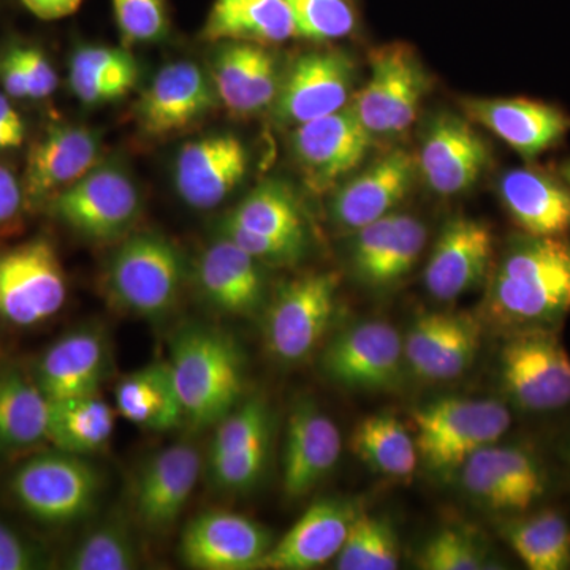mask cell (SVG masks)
<instances>
[{"label":"cell","instance_id":"52a82bcc","mask_svg":"<svg viewBox=\"0 0 570 570\" xmlns=\"http://www.w3.org/2000/svg\"><path fill=\"white\" fill-rule=\"evenodd\" d=\"M45 208L78 235L94 242H111L137 223L141 195L121 167L99 164L52 197Z\"/></svg>","mask_w":570,"mask_h":570},{"label":"cell","instance_id":"8fae6325","mask_svg":"<svg viewBox=\"0 0 570 570\" xmlns=\"http://www.w3.org/2000/svg\"><path fill=\"white\" fill-rule=\"evenodd\" d=\"M356 66L336 48L305 52L284 70L273 104V116L287 127L324 118L346 108L354 99Z\"/></svg>","mask_w":570,"mask_h":570},{"label":"cell","instance_id":"74e56055","mask_svg":"<svg viewBox=\"0 0 570 570\" xmlns=\"http://www.w3.org/2000/svg\"><path fill=\"white\" fill-rule=\"evenodd\" d=\"M501 532L528 569L570 568V524L557 510L504 521Z\"/></svg>","mask_w":570,"mask_h":570},{"label":"cell","instance_id":"1f68e13d","mask_svg":"<svg viewBox=\"0 0 570 570\" xmlns=\"http://www.w3.org/2000/svg\"><path fill=\"white\" fill-rule=\"evenodd\" d=\"M296 37L294 17L285 0H214L202 39L208 43L247 41L284 43Z\"/></svg>","mask_w":570,"mask_h":570},{"label":"cell","instance_id":"7402d4cb","mask_svg":"<svg viewBox=\"0 0 570 570\" xmlns=\"http://www.w3.org/2000/svg\"><path fill=\"white\" fill-rule=\"evenodd\" d=\"M249 154L245 142L230 134L208 135L184 145L175 164L179 197L195 209L223 204L245 181Z\"/></svg>","mask_w":570,"mask_h":570},{"label":"cell","instance_id":"ffe728a7","mask_svg":"<svg viewBox=\"0 0 570 570\" xmlns=\"http://www.w3.org/2000/svg\"><path fill=\"white\" fill-rule=\"evenodd\" d=\"M417 157L406 149H392L347 183L330 202V216L337 227L356 232L393 213L411 193L417 175Z\"/></svg>","mask_w":570,"mask_h":570},{"label":"cell","instance_id":"ab89813d","mask_svg":"<svg viewBox=\"0 0 570 570\" xmlns=\"http://www.w3.org/2000/svg\"><path fill=\"white\" fill-rule=\"evenodd\" d=\"M397 564L400 542L393 524L382 517L360 513L335 558V569L395 570Z\"/></svg>","mask_w":570,"mask_h":570},{"label":"cell","instance_id":"db71d44e","mask_svg":"<svg viewBox=\"0 0 570 570\" xmlns=\"http://www.w3.org/2000/svg\"><path fill=\"white\" fill-rule=\"evenodd\" d=\"M561 175H562V178H564V181L568 183L570 186V160H569V163H566L564 165H562Z\"/></svg>","mask_w":570,"mask_h":570},{"label":"cell","instance_id":"83f0119b","mask_svg":"<svg viewBox=\"0 0 570 570\" xmlns=\"http://www.w3.org/2000/svg\"><path fill=\"white\" fill-rule=\"evenodd\" d=\"M352 265L373 287L395 284L412 272L426 245V228L411 214L392 213L355 232Z\"/></svg>","mask_w":570,"mask_h":570},{"label":"cell","instance_id":"5b68a950","mask_svg":"<svg viewBox=\"0 0 570 570\" xmlns=\"http://www.w3.org/2000/svg\"><path fill=\"white\" fill-rule=\"evenodd\" d=\"M105 283L122 309L145 318L167 316L181 296L183 255L165 236L141 232L111 255Z\"/></svg>","mask_w":570,"mask_h":570},{"label":"cell","instance_id":"d4e9b609","mask_svg":"<svg viewBox=\"0 0 570 570\" xmlns=\"http://www.w3.org/2000/svg\"><path fill=\"white\" fill-rule=\"evenodd\" d=\"M469 121L485 127L523 159L534 160L570 130V116L553 105L531 99H463Z\"/></svg>","mask_w":570,"mask_h":570},{"label":"cell","instance_id":"816d5d0a","mask_svg":"<svg viewBox=\"0 0 570 570\" xmlns=\"http://www.w3.org/2000/svg\"><path fill=\"white\" fill-rule=\"evenodd\" d=\"M33 17L45 21L62 20L80 9L82 0H21Z\"/></svg>","mask_w":570,"mask_h":570},{"label":"cell","instance_id":"7dc6e473","mask_svg":"<svg viewBox=\"0 0 570 570\" xmlns=\"http://www.w3.org/2000/svg\"><path fill=\"white\" fill-rule=\"evenodd\" d=\"M220 232L225 238L242 247L245 253L253 255L262 265L296 264L306 253L307 239L303 238L254 234L227 220H224Z\"/></svg>","mask_w":570,"mask_h":570},{"label":"cell","instance_id":"f907efd6","mask_svg":"<svg viewBox=\"0 0 570 570\" xmlns=\"http://www.w3.org/2000/svg\"><path fill=\"white\" fill-rule=\"evenodd\" d=\"M6 92H0V151H14L24 145L28 126Z\"/></svg>","mask_w":570,"mask_h":570},{"label":"cell","instance_id":"4dcf8cb0","mask_svg":"<svg viewBox=\"0 0 570 570\" xmlns=\"http://www.w3.org/2000/svg\"><path fill=\"white\" fill-rule=\"evenodd\" d=\"M499 197L524 235L570 232V186L534 168H515L499 179Z\"/></svg>","mask_w":570,"mask_h":570},{"label":"cell","instance_id":"d590c367","mask_svg":"<svg viewBox=\"0 0 570 570\" xmlns=\"http://www.w3.org/2000/svg\"><path fill=\"white\" fill-rule=\"evenodd\" d=\"M115 426V411L99 393L51 401L48 442L62 452L85 456L102 450Z\"/></svg>","mask_w":570,"mask_h":570},{"label":"cell","instance_id":"681fc988","mask_svg":"<svg viewBox=\"0 0 570 570\" xmlns=\"http://www.w3.org/2000/svg\"><path fill=\"white\" fill-rule=\"evenodd\" d=\"M26 209L21 179L6 164H0V238L21 223Z\"/></svg>","mask_w":570,"mask_h":570},{"label":"cell","instance_id":"f1b7e54d","mask_svg":"<svg viewBox=\"0 0 570 570\" xmlns=\"http://www.w3.org/2000/svg\"><path fill=\"white\" fill-rule=\"evenodd\" d=\"M205 298L228 316H254L264 306L266 279L262 264L230 239L205 250L197 269Z\"/></svg>","mask_w":570,"mask_h":570},{"label":"cell","instance_id":"30bf717a","mask_svg":"<svg viewBox=\"0 0 570 570\" xmlns=\"http://www.w3.org/2000/svg\"><path fill=\"white\" fill-rule=\"evenodd\" d=\"M337 287L336 273H314L284 284L266 313L269 354L288 365L313 354L335 316Z\"/></svg>","mask_w":570,"mask_h":570},{"label":"cell","instance_id":"8d00e7d4","mask_svg":"<svg viewBox=\"0 0 570 570\" xmlns=\"http://www.w3.org/2000/svg\"><path fill=\"white\" fill-rule=\"evenodd\" d=\"M351 449L377 474L397 480L414 478L419 464L417 444L393 415L379 414L363 419L352 434Z\"/></svg>","mask_w":570,"mask_h":570},{"label":"cell","instance_id":"4fadbf2b","mask_svg":"<svg viewBox=\"0 0 570 570\" xmlns=\"http://www.w3.org/2000/svg\"><path fill=\"white\" fill-rule=\"evenodd\" d=\"M491 165V149L472 121L441 111L423 130L417 167L433 193L441 197L471 190Z\"/></svg>","mask_w":570,"mask_h":570},{"label":"cell","instance_id":"603a6c76","mask_svg":"<svg viewBox=\"0 0 570 570\" xmlns=\"http://www.w3.org/2000/svg\"><path fill=\"white\" fill-rule=\"evenodd\" d=\"M284 70L265 45L224 41L214 52L212 81L217 99L238 118L272 108Z\"/></svg>","mask_w":570,"mask_h":570},{"label":"cell","instance_id":"3957f363","mask_svg":"<svg viewBox=\"0 0 570 570\" xmlns=\"http://www.w3.org/2000/svg\"><path fill=\"white\" fill-rule=\"evenodd\" d=\"M419 455L433 471L463 466L479 450L497 444L512 425V415L494 400L441 397L412 414Z\"/></svg>","mask_w":570,"mask_h":570},{"label":"cell","instance_id":"cb8c5ba5","mask_svg":"<svg viewBox=\"0 0 570 570\" xmlns=\"http://www.w3.org/2000/svg\"><path fill=\"white\" fill-rule=\"evenodd\" d=\"M360 513L358 505L347 499L314 502L283 539L273 543L258 569L311 570L335 560Z\"/></svg>","mask_w":570,"mask_h":570},{"label":"cell","instance_id":"c3c4849f","mask_svg":"<svg viewBox=\"0 0 570 570\" xmlns=\"http://www.w3.org/2000/svg\"><path fill=\"white\" fill-rule=\"evenodd\" d=\"M51 562L41 543L0 520V570L50 569Z\"/></svg>","mask_w":570,"mask_h":570},{"label":"cell","instance_id":"e575fe53","mask_svg":"<svg viewBox=\"0 0 570 570\" xmlns=\"http://www.w3.org/2000/svg\"><path fill=\"white\" fill-rule=\"evenodd\" d=\"M140 67L126 48L80 47L71 55V92L86 105L116 102L132 91Z\"/></svg>","mask_w":570,"mask_h":570},{"label":"cell","instance_id":"60d3db41","mask_svg":"<svg viewBox=\"0 0 570 570\" xmlns=\"http://www.w3.org/2000/svg\"><path fill=\"white\" fill-rule=\"evenodd\" d=\"M0 86L13 100H45L58 88V73L43 50L18 41L0 51Z\"/></svg>","mask_w":570,"mask_h":570},{"label":"cell","instance_id":"f6af8a7d","mask_svg":"<svg viewBox=\"0 0 570 570\" xmlns=\"http://www.w3.org/2000/svg\"><path fill=\"white\" fill-rule=\"evenodd\" d=\"M489 564V553L474 534L461 528H442L426 540L417 566L425 570H480Z\"/></svg>","mask_w":570,"mask_h":570},{"label":"cell","instance_id":"7c38bea8","mask_svg":"<svg viewBox=\"0 0 570 570\" xmlns=\"http://www.w3.org/2000/svg\"><path fill=\"white\" fill-rule=\"evenodd\" d=\"M374 138L351 102L343 110L294 127L292 157L306 186L325 194L362 165Z\"/></svg>","mask_w":570,"mask_h":570},{"label":"cell","instance_id":"d6a6232c","mask_svg":"<svg viewBox=\"0 0 570 570\" xmlns=\"http://www.w3.org/2000/svg\"><path fill=\"white\" fill-rule=\"evenodd\" d=\"M51 401L36 379L17 366L0 367V453H20L48 442Z\"/></svg>","mask_w":570,"mask_h":570},{"label":"cell","instance_id":"bcb514c9","mask_svg":"<svg viewBox=\"0 0 570 570\" xmlns=\"http://www.w3.org/2000/svg\"><path fill=\"white\" fill-rule=\"evenodd\" d=\"M111 6L127 45L156 43L170 31L167 0H111Z\"/></svg>","mask_w":570,"mask_h":570},{"label":"cell","instance_id":"b9f144b4","mask_svg":"<svg viewBox=\"0 0 570 570\" xmlns=\"http://www.w3.org/2000/svg\"><path fill=\"white\" fill-rule=\"evenodd\" d=\"M138 549L132 532L119 521H107L89 531L70 550L63 568L70 570L137 569Z\"/></svg>","mask_w":570,"mask_h":570},{"label":"cell","instance_id":"5bb4252c","mask_svg":"<svg viewBox=\"0 0 570 570\" xmlns=\"http://www.w3.org/2000/svg\"><path fill=\"white\" fill-rule=\"evenodd\" d=\"M217 104L212 77L197 63H168L135 104V121L146 137H175L204 121Z\"/></svg>","mask_w":570,"mask_h":570},{"label":"cell","instance_id":"6da1fadb","mask_svg":"<svg viewBox=\"0 0 570 570\" xmlns=\"http://www.w3.org/2000/svg\"><path fill=\"white\" fill-rule=\"evenodd\" d=\"M489 313L504 325L547 328L570 314V242L523 235L510 243L489 284Z\"/></svg>","mask_w":570,"mask_h":570},{"label":"cell","instance_id":"9a60e30c","mask_svg":"<svg viewBox=\"0 0 570 570\" xmlns=\"http://www.w3.org/2000/svg\"><path fill=\"white\" fill-rule=\"evenodd\" d=\"M404 362L400 333L382 321H366L344 330L322 356L326 376L344 387L362 390L395 389Z\"/></svg>","mask_w":570,"mask_h":570},{"label":"cell","instance_id":"44dd1931","mask_svg":"<svg viewBox=\"0 0 570 570\" xmlns=\"http://www.w3.org/2000/svg\"><path fill=\"white\" fill-rule=\"evenodd\" d=\"M493 249V234L483 220L452 217L428 261L426 291L439 302H453L474 291L490 276Z\"/></svg>","mask_w":570,"mask_h":570},{"label":"cell","instance_id":"f35d334b","mask_svg":"<svg viewBox=\"0 0 570 570\" xmlns=\"http://www.w3.org/2000/svg\"><path fill=\"white\" fill-rule=\"evenodd\" d=\"M224 220L254 234L307 239L302 208L283 183L255 187Z\"/></svg>","mask_w":570,"mask_h":570},{"label":"cell","instance_id":"ac0fdd59","mask_svg":"<svg viewBox=\"0 0 570 570\" xmlns=\"http://www.w3.org/2000/svg\"><path fill=\"white\" fill-rule=\"evenodd\" d=\"M460 469L464 490L490 509L524 512L547 491L542 463L517 445H489Z\"/></svg>","mask_w":570,"mask_h":570},{"label":"cell","instance_id":"d6986e66","mask_svg":"<svg viewBox=\"0 0 570 570\" xmlns=\"http://www.w3.org/2000/svg\"><path fill=\"white\" fill-rule=\"evenodd\" d=\"M482 343V326L468 313L420 314L404 341L412 373L425 381H452L474 363Z\"/></svg>","mask_w":570,"mask_h":570},{"label":"cell","instance_id":"484cf974","mask_svg":"<svg viewBox=\"0 0 570 570\" xmlns=\"http://www.w3.org/2000/svg\"><path fill=\"white\" fill-rule=\"evenodd\" d=\"M200 471V453L190 444L163 449L145 464L135 483L134 508L146 530H170L193 497Z\"/></svg>","mask_w":570,"mask_h":570},{"label":"cell","instance_id":"f5cc1de1","mask_svg":"<svg viewBox=\"0 0 570 570\" xmlns=\"http://www.w3.org/2000/svg\"><path fill=\"white\" fill-rule=\"evenodd\" d=\"M562 459H564L566 464L570 469V438L566 441L564 448H562Z\"/></svg>","mask_w":570,"mask_h":570},{"label":"cell","instance_id":"8992f818","mask_svg":"<svg viewBox=\"0 0 570 570\" xmlns=\"http://www.w3.org/2000/svg\"><path fill=\"white\" fill-rule=\"evenodd\" d=\"M10 493L33 520L69 524L88 517L99 499L100 474L75 453H40L11 474Z\"/></svg>","mask_w":570,"mask_h":570},{"label":"cell","instance_id":"ee69618b","mask_svg":"<svg viewBox=\"0 0 570 570\" xmlns=\"http://www.w3.org/2000/svg\"><path fill=\"white\" fill-rule=\"evenodd\" d=\"M294 17L296 37L326 43L351 37L358 17L348 0H285Z\"/></svg>","mask_w":570,"mask_h":570},{"label":"cell","instance_id":"7a4b0ae2","mask_svg":"<svg viewBox=\"0 0 570 570\" xmlns=\"http://www.w3.org/2000/svg\"><path fill=\"white\" fill-rule=\"evenodd\" d=\"M186 422L217 425L238 406L245 390V360L232 337L205 325L175 335L168 360Z\"/></svg>","mask_w":570,"mask_h":570},{"label":"cell","instance_id":"9c48e42d","mask_svg":"<svg viewBox=\"0 0 570 570\" xmlns=\"http://www.w3.org/2000/svg\"><path fill=\"white\" fill-rule=\"evenodd\" d=\"M67 302V279L50 239L33 238L0 253V318L29 328L55 317Z\"/></svg>","mask_w":570,"mask_h":570},{"label":"cell","instance_id":"e0dca14e","mask_svg":"<svg viewBox=\"0 0 570 570\" xmlns=\"http://www.w3.org/2000/svg\"><path fill=\"white\" fill-rule=\"evenodd\" d=\"M273 539L264 524L228 510H209L184 528V564L198 570L258 569Z\"/></svg>","mask_w":570,"mask_h":570},{"label":"cell","instance_id":"277c9868","mask_svg":"<svg viewBox=\"0 0 570 570\" xmlns=\"http://www.w3.org/2000/svg\"><path fill=\"white\" fill-rule=\"evenodd\" d=\"M431 91V75L406 41H390L370 52V78L352 107L374 137L406 132Z\"/></svg>","mask_w":570,"mask_h":570},{"label":"cell","instance_id":"4316f807","mask_svg":"<svg viewBox=\"0 0 570 570\" xmlns=\"http://www.w3.org/2000/svg\"><path fill=\"white\" fill-rule=\"evenodd\" d=\"M343 441L336 423L313 401H299L285 431L283 487L285 497L303 498L336 466Z\"/></svg>","mask_w":570,"mask_h":570},{"label":"cell","instance_id":"2e32d148","mask_svg":"<svg viewBox=\"0 0 570 570\" xmlns=\"http://www.w3.org/2000/svg\"><path fill=\"white\" fill-rule=\"evenodd\" d=\"M102 142L88 127L50 124L29 148L21 184L28 209L45 206L99 165Z\"/></svg>","mask_w":570,"mask_h":570},{"label":"cell","instance_id":"7bdbcfd3","mask_svg":"<svg viewBox=\"0 0 570 570\" xmlns=\"http://www.w3.org/2000/svg\"><path fill=\"white\" fill-rule=\"evenodd\" d=\"M269 441L272 422L268 407L262 400H249L217 423L208 461L236 455Z\"/></svg>","mask_w":570,"mask_h":570},{"label":"cell","instance_id":"ba28073f","mask_svg":"<svg viewBox=\"0 0 570 570\" xmlns=\"http://www.w3.org/2000/svg\"><path fill=\"white\" fill-rule=\"evenodd\" d=\"M502 387L521 411H560L570 404V355L547 328H523L499 358Z\"/></svg>","mask_w":570,"mask_h":570},{"label":"cell","instance_id":"f546056e","mask_svg":"<svg viewBox=\"0 0 570 570\" xmlns=\"http://www.w3.org/2000/svg\"><path fill=\"white\" fill-rule=\"evenodd\" d=\"M107 344L100 332L73 330L45 351L33 379L50 401L97 395L107 376Z\"/></svg>","mask_w":570,"mask_h":570},{"label":"cell","instance_id":"836d02e7","mask_svg":"<svg viewBox=\"0 0 570 570\" xmlns=\"http://www.w3.org/2000/svg\"><path fill=\"white\" fill-rule=\"evenodd\" d=\"M116 407L146 430L170 431L186 422L168 363H154L124 377L116 387Z\"/></svg>","mask_w":570,"mask_h":570}]
</instances>
